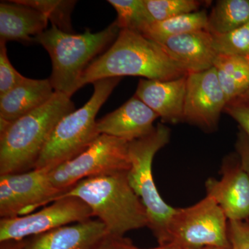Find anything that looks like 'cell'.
I'll list each match as a JSON object with an SVG mask.
<instances>
[{"label":"cell","mask_w":249,"mask_h":249,"mask_svg":"<svg viewBox=\"0 0 249 249\" xmlns=\"http://www.w3.org/2000/svg\"><path fill=\"white\" fill-rule=\"evenodd\" d=\"M186 75L160 44L140 33L121 29L112 45L85 69L79 87L80 89L89 83L114 77L170 80Z\"/></svg>","instance_id":"6da1fadb"},{"label":"cell","mask_w":249,"mask_h":249,"mask_svg":"<svg viewBox=\"0 0 249 249\" xmlns=\"http://www.w3.org/2000/svg\"><path fill=\"white\" fill-rule=\"evenodd\" d=\"M127 173L85 178L57 199L79 198L89 206L93 217L105 224L110 237H124L127 232L148 226L146 211L129 184Z\"/></svg>","instance_id":"7a4b0ae2"},{"label":"cell","mask_w":249,"mask_h":249,"mask_svg":"<svg viewBox=\"0 0 249 249\" xmlns=\"http://www.w3.org/2000/svg\"><path fill=\"white\" fill-rule=\"evenodd\" d=\"M74 110L71 98L55 91L42 107L11 123L0 134V175L34 169L56 124Z\"/></svg>","instance_id":"3957f363"},{"label":"cell","mask_w":249,"mask_h":249,"mask_svg":"<svg viewBox=\"0 0 249 249\" xmlns=\"http://www.w3.org/2000/svg\"><path fill=\"white\" fill-rule=\"evenodd\" d=\"M120 31L115 20L98 33L87 29L83 34H70L52 25L36 37L34 42L42 45L50 55L52 72L49 80L55 91L71 98L80 89L85 69L112 45Z\"/></svg>","instance_id":"277c9868"},{"label":"cell","mask_w":249,"mask_h":249,"mask_svg":"<svg viewBox=\"0 0 249 249\" xmlns=\"http://www.w3.org/2000/svg\"><path fill=\"white\" fill-rule=\"evenodd\" d=\"M121 78H104L93 83L94 91L89 101L64 116L56 124L34 169H52L74 158L93 143L101 135L96 115Z\"/></svg>","instance_id":"5b68a950"},{"label":"cell","mask_w":249,"mask_h":249,"mask_svg":"<svg viewBox=\"0 0 249 249\" xmlns=\"http://www.w3.org/2000/svg\"><path fill=\"white\" fill-rule=\"evenodd\" d=\"M170 139L169 127L159 124L151 134L129 142L131 167L127 178L145 207L147 227L160 245L167 244L168 225L175 208L167 204L160 196L153 178L152 163L156 154L170 142Z\"/></svg>","instance_id":"8992f818"},{"label":"cell","mask_w":249,"mask_h":249,"mask_svg":"<svg viewBox=\"0 0 249 249\" xmlns=\"http://www.w3.org/2000/svg\"><path fill=\"white\" fill-rule=\"evenodd\" d=\"M170 243L184 249H230L229 220L217 201L206 196L190 207L175 208L168 229Z\"/></svg>","instance_id":"52a82bcc"},{"label":"cell","mask_w":249,"mask_h":249,"mask_svg":"<svg viewBox=\"0 0 249 249\" xmlns=\"http://www.w3.org/2000/svg\"><path fill=\"white\" fill-rule=\"evenodd\" d=\"M129 142L101 134L84 152L50 169L49 178L54 187L66 193L85 178L130 169Z\"/></svg>","instance_id":"ba28073f"},{"label":"cell","mask_w":249,"mask_h":249,"mask_svg":"<svg viewBox=\"0 0 249 249\" xmlns=\"http://www.w3.org/2000/svg\"><path fill=\"white\" fill-rule=\"evenodd\" d=\"M93 217L89 206L79 198L61 196L35 213L1 219L0 242L24 240Z\"/></svg>","instance_id":"9c48e42d"},{"label":"cell","mask_w":249,"mask_h":249,"mask_svg":"<svg viewBox=\"0 0 249 249\" xmlns=\"http://www.w3.org/2000/svg\"><path fill=\"white\" fill-rule=\"evenodd\" d=\"M50 169L0 175V216L27 215L42 205L52 203L65 192L55 188L49 178Z\"/></svg>","instance_id":"30bf717a"},{"label":"cell","mask_w":249,"mask_h":249,"mask_svg":"<svg viewBox=\"0 0 249 249\" xmlns=\"http://www.w3.org/2000/svg\"><path fill=\"white\" fill-rule=\"evenodd\" d=\"M227 98L214 67L187 76L183 121L204 130L217 128Z\"/></svg>","instance_id":"8fae6325"},{"label":"cell","mask_w":249,"mask_h":249,"mask_svg":"<svg viewBox=\"0 0 249 249\" xmlns=\"http://www.w3.org/2000/svg\"><path fill=\"white\" fill-rule=\"evenodd\" d=\"M222 178L206 181L207 196L213 198L229 221L249 219V177L240 164L238 156L224 158Z\"/></svg>","instance_id":"7c38bea8"},{"label":"cell","mask_w":249,"mask_h":249,"mask_svg":"<svg viewBox=\"0 0 249 249\" xmlns=\"http://www.w3.org/2000/svg\"><path fill=\"white\" fill-rule=\"evenodd\" d=\"M156 42L187 75L212 68L218 55L213 37L207 30L172 36Z\"/></svg>","instance_id":"4fadbf2b"},{"label":"cell","mask_w":249,"mask_h":249,"mask_svg":"<svg viewBox=\"0 0 249 249\" xmlns=\"http://www.w3.org/2000/svg\"><path fill=\"white\" fill-rule=\"evenodd\" d=\"M158 114L134 95L117 109L97 121L100 134L130 142L143 138L155 130Z\"/></svg>","instance_id":"5bb4252c"},{"label":"cell","mask_w":249,"mask_h":249,"mask_svg":"<svg viewBox=\"0 0 249 249\" xmlns=\"http://www.w3.org/2000/svg\"><path fill=\"white\" fill-rule=\"evenodd\" d=\"M109 237L101 221L89 219L31 237L25 249H98Z\"/></svg>","instance_id":"9a60e30c"},{"label":"cell","mask_w":249,"mask_h":249,"mask_svg":"<svg viewBox=\"0 0 249 249\" xmlns=\"http://www.w3.org/2000/svg\"><path fill=\"white\" fill-rule=\"evenodd\" d=\"M187 76L170 80H141L135 96L163 122L178 124L183 121Z\"/></svg>","instance_id":"2e32d148"},{"label":"cell","mask_w":249,"mask_h":249,"mask_svg":"<svg viewBox=\"0 0 249 249\" xmlns=\"http://www.w3.org/2000/svg\"><path fill=\"white\" fill-rule=\"evenodd\" d=\"M49 19L37 10L14 1L0 4V43H31L47 29Z\"/></svg>","instance_id":"e0dca14e"},{"label":"cell","mask_w":249,"mask_h":249,"mask_svg":"<svg viewBox=\"0 0 249 249\" xmlns=\"http://www.w3.org/2000/svg\"><path fill=\"white\" fill-rule=\"evenodd\" d=\"M50 80L26 78L0 96V119L14 122L49 102L55 94Z\"/></svg>","instance_id":"ac0fdd59"},{"label":"cell","mask_w":249,"mask_h":249,"mask_svg":"<svg viewBox=\"0 0 249 249\" xmlns=\"http://www.w3.org/2000/svg\"><path fill=\"white\" fill-rule=\"evenodd\" d=\"M213 67L227 104L235 101L249 88V60L246 57L218 54Z\"/></svg>","instance_id":"d6986e66"},{"label":"cell","mask_w":249,"mask_h":249,"mask_svg":"<svg viewBox=\"0 0 249 249\" xmlns=\"http://www.w3.org/2000/svg\"><path fill=\"white\" fill-rule=\"evenodd\" d=\"M249 22V0H219L208 16L207 31L222 34Z\"/></svg>","instance_id":"ffe728a7"},{"label":"cell","mask_w":249,"mask_h":249,"mask_svg":"<svg viewBox=\"0 0 249 249\" xmlns=\"http://www.w3.org/2000/svg\"><path fill=\"white\" fill-rule=\"evenodd\" d=\"M208 16L206 11L203 10L180 15L160 22H154L149 26L143 36L155 42H160L172 36L207 30Z\"/></svg>","instance_id":"44dd1931"},{"label":"cell","mask_w":249,"mask_h":249,"mask_svg":"<svg viewBox=\"0 0 249 249\" xmlns=\"http://www.w3.org/2000/svg\"><path fill=\"white\" fill-rule=\"evenodd\" d=\"M117 12L116 22L121 29H128L143 35L152 20L144 0H109Z\"/></svg>","instance_id":"7402d4cb"},{"label":"cell","mask_w":249,"mask_h":249,"mask_svg":"<svg viewBox=\"0 0 249 249\" xmlns=\"http://www.w3.org/2000/svg\"><path fill=\"white\" fill-rule=\"evenodd\" d=\"M18 3L30 6L47 18L64 32L75 34L72 28L71 16L77 1L73 0H16Z\"/></svg>","instance_id":"603a6c76"},{"label":"cell","mask_w":249,"mask_h":249,"mask_svg":"<svg viewBox=\"0 0 249 249\" xmlns=\"http://www.w3.org/2000/svg\"><path fill=\"white\" fill-rule=\"evenodd\" d=\"M144 2L153 22L196 12L201 5L196 0H144Z\"/></svg>","instance_id":"cb8c5ba5"},{"label":"cell","mask_w":249,"mask_h":249,"mask_svg":"<svg viewBox=\"0 0 249 249\" xmlns=\"http://www.w3.org/2000/svg\"><path fill=\"white\" fill-rule=\"evenodd\" d=\"M218 54L247 57L249 55V22L222 34H212Z\"/></svg>","instance_id":"d4e9b609"},{"label":"cell","mask_w":249,"mask_h":249,"mask_svg":"<svg viewBox=\"0 0 249 249\" xmlns=\"http://www.w3.org/2000/svg\"><path fill=\"white\" fill-rule=\"evenodd\" d=\"M25 78L10 62L6 44L0 43V96L12 89Z\"/></svg>","instance_id":"484cf974"},{"label":"cell","mask_w":249,"mask_h":249,"mask_svg":"<svg viewBox=\"0 0 249 249\" xmlns=\"http://www.w3.org/2000/svg\"><path fill=\"white\" fill-rule=\"evenodd\" d=\"M230 249H249V219L229 221Z\"/></svg>","instance_id":"4316f807"},{"label":"cell","mask_w":249,"mask_h":249,"mask_svg":"<svg viewBox=\"0 0 249 249\" xmlns=\"http://www.w3.org/2000/svg\"><path fill=\"white\" fill-rule=\"evenodd\" d=\"M224 112L240 124V129L249 137V104L236 102L228 103Z\"/></svg>","instance_id":"83f0119b"},{"label":"cell","mask_w":249,"mask_h":249,"mask_svg":"<svg viewBox=\"0 0 249 249\" xmlns=\"http://www.w3.org/2000/svg\"><path fill=\"white\" fill-rule=\"evenodd\" d=\"M235 149L241 166L249 177V137L241 129L237 134Z\"/></svg>","instance_id":"f1b7e54d"},{"label":"cell","mask_w":249,"mask_h":249,"mask_svg":"<svg viewBox=\"0 0 249 249\" xmlns=\"http://www.w3.org/2000/svg\"><path fill=\"white\" fill-rule=\"evenodd\" d=\"M116 245L118 249H139L138 247H135L128 239L124 238V237H121V238H115ZM150 249H184L178 246L175 245V244H167L164 245H160L157 248Z\"/></svg>","instance_id":"f546056e"},{"label":"cell","mask_w":249,"mask_h":249,"mask_svg":"<svg viewBox=\"0 0 249 249\" xmlns=\"http://www.w3.org/2000/svg\"><path fill=\"white\" fill-rule=\"evenodd\" d=\"M25 240L21 241H7L1 242L0 249H25Z\"/></svg>","instance_id":"4dcf8cb0"},{"label":"cell","mask_w":249,"mask_h":249,"mask_svg":"<svg viewBox=\"0 0 249 249\" xmlns=\"http://www.w3.org/2000/svg\"><path fill=\"white\" fill-rule=\"evenodd\" d=\"M98 249H118L116 245L115 238L109 237L104 242L98 247Z\"/></svg>","instance_id":"1f68e13d"},{"label":"cell","mask_w":249,"mask_h":249,"mask_svg":"<svg viewBox=\"0 0 249 249\" xmlns=\"http://www.w3.org/2000/svg\"><path fill=\"white\" fill-rule=\"evenodd\" d=\"M232 102L242 103H246V104H249V88L248 89L246 90L245 92L242 93V94L239 96L238 98H236L235 101H232Z\"/></svg>","instance_id":"d6a6232c"},{"label":"cell","mask_w":249,"mask_h":249,"mask_svg":"<svg viewBox=\"0 0 249 249\" xmlns=\"http://www.w3.org/2000/svg\"><path fill=\"white\" fill-rule=\"evenodd\" d=\"M201 249H224L219 248H214V247H206V248H203Z\"/></svg>","instance_id":"836d02e7"},{"label":"cell","mask_w":249,"mask_h":249,"mask_svg":"<svg viewBox=\"0 0 249 249\" xmlns=\"http://www.w3.org/2000/svg\"><path fill=\"white\" fill-rule=\"evenodd\" d=\"M246 58H248V59H249V55H248V56H247V57H246Z\"/></svg>","instance_id":"e575fe53"}]
</instances>
